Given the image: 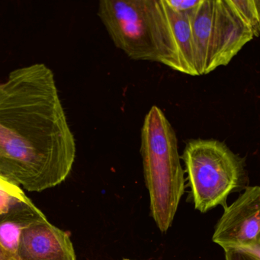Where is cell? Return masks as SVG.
I'll list each match as a JSON object with an SVG mask.
<instances>
[{"instance_id": "cell-1", "label": "cell", "mask_w": 260, "mask_h": 260, "mask_svg": "<svg viewBox=\"0 0 260 260\" xmlns=\"http://www.w3.org/2000/svg\"><path fill=\"white\" fill-rule=\"evenodd\" d=\"M76 151L52 71L36 63L12 71L0 83V174L44 191L69 176Z\"/></svg>"}, {"instance_id": "cell-2", "label": "cell", "mask_w": 260, "mask_h": 260, "mask_svg": "<svg viewBox=\"0 0 260 260\" xmlns=\"http://www.w3.org/2000/svg\"><path fill=\"white\" fill-rule=\"evenodd\" d=\"M98 16L115 46L131 59L180 72L164 0H102Z\"/></svg>"}, {"instance_id": "cell-3", "label": "cell", "mask_w": 260, "mask_h": 260, "mask_svg": "<svg viewBox=\"0 0 260 260\" xmlns=\"http://www.w3.org/2000/svg\"><path fill=\"white\" fill-rule=\"evenodd\" d=\"M141 153L150 214L161 232H167L185 191V177L176 132L157 106L144 119Z\"/></svg>"}, {"instance_id": "cell-4", "label": "cell", "mask_w": 260, "mask_h": 260, "mask_svg": "<svg viewBox=\"0 0 260 260\" xmlns=\"http://www.w3.org/2000/svg\"><path fill=\"white\" fill-rule=\"evenodd\" d=\"M199 76L226 66L255 37L233 0H201L188 12Z\"/></svg>"}, {"instance_id": "cell-5", "label": "cell", "mask_w": 260, "mask_h": 260, "mask_svg": "<svg viewBox=\"0 0 260 260\" xmlns=\"http://www.w3.org/2000/svg\"><path fill=\"white\" fill-rule=\"evenodd\" d=\"M194 208L205 213L226 207L228 196L240 185L243 161L217 140H191L182 156Z\"/></svg>"}, {"instance_id": "cell-6", "label": "cell", "mask_w": 260, "mask_h": 260, "mask_svg": "<svg viewBox=\"0 0 260 260\" xmlns=\"http://www.w3.org/2000/svg\"><path fill=\"white\" fill-rule=\"evenodd\" d=\"M259 187H248L231 206L224 208L213 241L225 252L259 249Z\"/></svg>"}, {"instance_id": "cell-7", "label": "cell", "mask_w": 260, "mask_h": 260, "mask_svg": "<svg viewBox=\"0 0 260 260\" xmlns=\"http://www.w3.org/2000/svg\"><path fill=\"white\" fill-rule=\"evenodd\" d=\"M16 260H77V256L68 233L45 220L22 233Z\"/></svg>"}, {"instance_id": "cell-8", "label": "cell", "mask_w": 260, "mask_h": 260, "mask_svg": "<svg viewBox=\"0 0 260 260\" xmlns=\"http://www.w3.org/2000/svg\"><path fill=\"white\" fill-rule=\"evenodd\" d=\"M47 220L30 199L15 205L0 215V243L10 256L16 260L21 234L33 224Z\"/></svg>"}, {"instance_id": "cell-9", "label": "cell", "mask_w": 260, "mask_h": 260, "mask_svg": "<svg viewBox=\"0 0 260 260\" xmlns=\"http://www.w3.org/2000/svg\"><path fill=\"white\" fill-rule=\"evenodd\" d=\"M167 16L177 51L180 72L191 76H199L196 69V51L192 31L188 13L173 11L166 4Z\"/></svg>"}, {"instance_id": "cell-10", "label": "cell", "mask_w": 260, "mask_h": 260, "mask_svg": "<svg viewBox=\"0 0 260 260\" xmlns=\"http://www.w3.org/2000/svg\"><path fill=\"white\" fill-rule=\"evenodd\" d=\"M28 199L19 185L0 174V215L8 212L16 204Z\"/></svg>"}, {"instance_id": "cell-11", "label": "cell", "mask_w": 260, "mask_h": 260, "mask_svg": "<svg viewBox=\"0 0 260 260\" xmlns=\"http://www.w3.org/2000/svg\"><path fill=\"white\" fill-rule=\"evenodd\" d=\"M236 8L258 37L260 31V2L258 0H233Z\"/></svg>"}, {"instance_id": "cell-12", "label": "cell", "mask_w": 260, "mask_h": 260, "mask_svg": "<svg viewBox=\"0 0 260 260\" xmlns=\"http://www.w3.org/2000/svg\"><path fill=\"white\" fill-rule=\"evenodd\" d=\"M201 0H165L166 4L173 11L186 13L196 8Z\"/></svg>"}, {"instance_id": "cell-13", "label": "cell", "mask_w": 260, "mask_h": 260, "mask_svg": "<svg viewBox=\"0 0 260 260\" xmlns=\"http://www.w3.org/2000/svg\"><path fill=\"white\" fill-rule=\"evenodd\" d=\"M0 260H14L0 243Z\"/></svg>"}, {"instance_id": "cell-14", "label": "cell", "mask_w": 260, "mask_h": 260, "mask_svg": "<svg viewBox=\"0 0 260 260\" xmlns=\"http://www.w3.org/2000/svg\"><path fill=\"white\" fill-rule=\"evenodd\" d=\"M124 260H129V259H124Z\"/></svg>"}]
</instances>
